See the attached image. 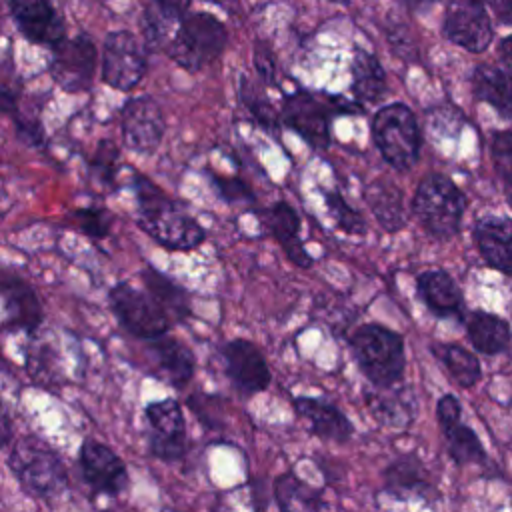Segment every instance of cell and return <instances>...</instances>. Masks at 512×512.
<instances>
[{
	"label": "cell",
	"instance_id": "cell-1",
	"mask_svg": "<svg viewBox=\"0 0 512 512\" xmlns=\"http://www.w3.org/2000/svg\"><path fill=\"white\" fill-rule=\"evenodd\" d=\"M138 202V226L166 250H194L206 240V230L176 200L168 198L142 174L132 176Z\"/></svg>",
	"mask_w": 512,
	"mask_h": 512
},
{
	"label": "cell",
	"instance_id": "cell-2",
	"mask_svg": "<svg viewBox=\"0 0 512 512\" xmlns=\"http://www.w3.org/2000/svg\"><path fill=\"white\" fill-rule=\"evenodd\" d=\"M348 346L360 374L372 388H394L406 372L404 336L384 324L368 322L348 336Z\"/></svg>",
	"mask_w": 512,
	"mask_h": 512
},
{
	"label": "cell",
	"instance_id": "cell-3",
	"mask_svg": "<svg viewBox=\"0 0 512 512\" xmlns=\"http://www.w3.org/2000/svg\"><path fill=\"white\" fill-rule=\"evenodd\" d=\"M6 464L22 490L34 498L54 500L68 488V472L60 454L34 434L18 436L8 448Z\"/></svg>",
	"mask_w": 512,
	"mask_h": 512
},
{
	"label": "cell",
	"instance_id": "cell-4",
	"mask_svg": "<svg viewBox=\"0 0 512 512\" xmlns=\"http://www.w3.org/2000/svg\"><path fill=\"white\" fill-rule=\"evenodd\" d=\"M412 210L428 234L446 240L460 230L466 198L448 176L428 174L414 192Z\"/></svg>",
	"mask_w": 512,
	"mask_h": 512
},
{
	"label": "cell",
	"instance_id": "cell-5",
	"mask_svg": "<svg viewBox=\"0 0 512 512\" xmlns=\"http://www.w3.org/2000/svg\"><path fill=\"white\" fill-rule=\"evenodd\" d=\"M226 26L210 12H192L180 20L166 54L182 68L198 72L226 48Z\"/></svg>",
	"mask_w": 512,
	"mask_h": 512
},
{
	"label": "cell",
	"instance_id": "cell-6",
	"mask_svg": "<svg viewBox=\"0 0 512 512\" xmlns=\"http://www.w3.org/2000/svg\"><path fill=\"white\" fill-rule=\"evenodd\" d=\"M372 140L380 156L396 170H410L420 156V128L414 112L392 102L382 106L372 118Z\"/></svg>",
	"mask_w": 512,
	"mask_h": 512
},
{
	"label": "cell",
	"instance_id": "cell-7",
	"mask_svg": "<svg viewBox=\"0 0 512 512\" xmlns=\"http://www.w3.org/2000/svg\"><path fill=\"white\" fill-rule=\"evenodd\" d=\"M338 112H358L352 102L336 96H320L308 90H296L284 98L282 124L300 134L310 146L326 148L330 144V116Z\"/></svg>",
	"mask_w": 512,
	"mask_h": 512
},
{
	"label": "cell",
	"instance_id": "cell-8",
	"mask_svg": "<svg viewBox=\"0 0 512 512\" xmlns=\"http://www.w3.org/2000/svg\"><path fill=\"white\" fill-rule=\"evenodd\" d=\"M108 304L118 324L134 338L156 340L166 336L172 318L164 308L144 290L130 286L128 282H118L108 292Z\"/></svg>",
	"mask_w": 512,
	"mask_h": 512
},
{
	"label": "cell",
	"instance_id": "cell-9",
	"mask_svg": "<svg viewBox=\"0 0 512 512\" xmlns=\"http://www.w3.org/2000/svg\"><path fill=\"white\" fill-rule=\"evenodd\" d=\"M144 420L148 424V450L162 462H178L188 450V432L182 406L176 398H162L144 406Z\"/></svg>",
	"mask_w": 512,
	"mask_h": 512
},
{
	"label": "cell",
	"instance_id": "cell-10",
	"mask_svg": "<svg viewBox=\"0 0 512 512\" xmlns=\"http://www.w3.org/2000/svg\"><path fill=\"white\" fill-rule=\"evenodd\" d=\"M146 72V48L128 30L110 32L102 46V80L122 92L140 84Z\"/></svg>",
	"mask_w": 512,
	"mask_h": 512
},
{
	"label": "cell",
	"instance_id": "cell-11",
	"mask_svg": "<svg viewBox=\"0 0 512 512\" xmlns=\"http://www.w3.org/2000/svg\"><path fill=\"white\" fill-rule=\"evenodd\" d=\"M52 80L66 92H84L96 72V46L88 34H76L52 48L48 64Z\"/></svg>",
	"mask_w": 512,
	"mask_h": 512
},
{
	"label": "cell",
	"instance_id": "cell-12",
	"mask_svg": "<svg viewBox=\"0 0 512 512\" xmlns=\"http://www.w3.org/2000/svg\"><path fill=\"white\" fill-rule=\"evenodd\" d=\"M78 468H80L82 480L96 494L118 496L130 484V476L124 460L116 454L114 448H110L108 444L96 438L82 440L78 450Z\"/></svg>",
	"mask_w": 512,
	"mask_h": 512
},
{
	"label": "cell",
	"instance_id": "cell-13",
	"mask_svg": "<svg viewBox=\"0 0 512 512\" xmlns=\"http://www.w3.org/2000/svg\"><path fill=\"white\" fill-rule=\"evenodd\" d=\"M436 420L446 444V452L454 464L468 466L488 462L482 440L478 438L474 428L462 422V404L454 394L446 392L438 398Z\"/></svg>",
	"mask_w": 512,
	"mask_h": 512
},
{
	"label": "cell",
	"instance_id": "cell-14",
	"mask_svg": "<svg viewBox=\"0 0 512 512\" xmlns=\"http://www.w3.org/2000/svg\"><path fill=\"white\" fill-rule=\"evenodd\" d=\"M442 34L452 44L480 54L490 46L494 30L480 0H448L442 20Z\"/></svg>",
	"mask_w": 512,
	"mask_h": 512
},
{
	"label": "cell",
	"instance_id": "cell-15",
	"mask_svg": "<svg viewBox=\"0 0 512 512\" xmlns=\"http://www.w3.org/2000/svg\"><path fill=\"white\" fill-rule=\"evenodd\" d=\"M220 354L224 360V372L240 394L254 396L270 386L272 372L262 350L254 342L234 338L220 348Z\"/></svg>",
	"mask_w": 512,
	"mask_h": 512
},
{
	"label": "cell",
	"instance_id": "cell-16",
	"mask_svg": "<svg viewBox=\"0 0 512 512\" xmlns=\"http://www.w3.org/2000/svg\"><path fill=\"white\" fill-rule=\"evenodd\" d=\"M382 490L398 500H422L434 504L440 490L422 458L414 452L396 456L382 470Z\"/></svg>",
	"mask_w": 512,
	"mask_h": 512
},
{
	"label": "cell",
	"instance_id": "cell-17",
	"mask_svg": "<svg viewBox=\"0 0 512 512\" xmlns=\"http://www.w3.org/2000/svg\"><path fill=\"white\" fill-rule=\"evenodd\" d=\"M124 144L136 154H154L162 142L166 124L160 104L150 96L130 98L120 114Z\"/></svg>",
	"mask_w": 512,
	"mask_h": 512
},
{
	"label": "cell",
	"instance_id": "cell-18",
	"mask_svg": "<svg viewBox=\"0 0 512 512\" xmlns=\"http://www.w3.org/2000/svg\"><path fill=\"white\" fill-rule=\"evenodd\" d=\"M10 14L20 34L32 44L56 48L66 40L64 18L52 0H10Z\"/></svg>",
	"mask_w": 512,
	"mask_h": 512
},
{
	"label": "cell",
	"instance_id": "cell-19",
	"mask_svg": "<svg viewBox=\"0 0 512 512\" xmlns=\"http://www.w3.org/2000/svg\"><path fill=\"white\" fill-rule=\"evenodd\" d=\"M0 294H2V328L24 330L32 336L44 320V310L34 288L20 276L4 270L0 280Z\"/></svg>",
	"mask_w": 512,
	"mask_h": 512
},
{
	"label": "cell",
	"instance_id": "cell-20",
	"mask_svg": "<svg viewBox=\"0 0 512 512\" xmlns=\"http://www.w3.org/2000/svg\"><path fill=\"white\" fill-rule=\"evenodd\" d=\"M292 406L296 414L308 422L314 436L326 442L346 444L354 436V424L332 402L318 396H294Z\"/></svg>",
	"mask_w": 512,
	"mask_h": 512
},
{
	"label": "cell",
	"instance_id": "cell-21",
	"mask_svg": "<svg viewBox=\"0 0 512 512\" xmlns=\"http://www.w3.org/2000/svg\"><path fill=\"white\" fill-rule=\"evenodd\" d=\"M364 402L372 418L388 430H406L416 416V396L410 386L370 388L364 392Z\"/></svg>",
	"mask_w": 512,
	"mask_h": 512
},
{
	"label": "cell",
	"instance_id": "cell-22",
	"mask_svg": "<svg viewBox=\"0 0 512 512\" xmlns=\"http://www.w3.org/2000/svg\"><path fill=\"white\" fill-rule=\"evenodd\" d=\"M260 222L262 228L282 246L288 260L300 268H308L312 264V258L300 240V216L288 202L278 200L262 210Z\"/></svg>",
	"mask_w": 512,
	"mask_h": 512
},
{
	"label": "cell",
	"instance_id": "cell-23",
	"mask_svg": "<svg viewBox=\"0 0 512 512\" xmlns=\"http://www.w3.org/2000/svg\"><path fill=\"white\" fill-rule=\"evenodd\" d=\"M474 242L488 266L512 274V220L506 216H482L474 224Z\"/></svg>",
	"mask_w": 512,
	"mask_h": 512
},
{
	"label": "cell",
	"instance_id": "cell-24",
	"mask_svg": "<svg viewBox=\"0 0 512 512\" xmlns=\"http://www.w3.org/2000/svg\"><path fill=\"white\" fill-rule=\"evenodd\" d=\"M416 292L438 318H464V298L454 278L444 270H426L416 278Z\"/></svg>",
	"mask_w": 512,
	"mask_h": 512
},
{
	"label": "cell",
	"instance_id": "cell-25",
	"mask_svg": "<svg viewBox=\"0 0 512 512\" xmlns=\"http://www.w3.org/2000/svg\"><path fill=\"white\" fill-rule=\"evenodd\" d=\"M148 352L158 368V378L168 382L174 388H186L196 372V356L194 352L172 336H160L150 340Z\"/></svg>",
	"mask_w": 512,
	"mask_h": 512
},
{
	"label": "cell",
	"instance_id": "cell-26",
	"mask_svg": "<svg viewBox=\"0 0 512 512\" xmlns=\"http://www.w3.org/2000/svg\"><path fill=\"white\" fill-rule=\"evenodd\" d=\"M464 322L466 336L476 352L486 356H498L508 350L512 330L504 318L486 310H472Z\"/></svg>",
	"mask_w": 512,
	"mask_h": 512
},
{
	"label": "cell",
	"instance_id": "cell-27",
	"mask_svg": "<svg viewBox=\"0 0 512 512\" xmlns=\"http://www.w3.org/2000/svg\"><path fill=\"white\" fill-rule=\"evenodd\" d=\"M352 94L356 98V104L370 106L380 104L388 94V80L386 70L382 68L380 60L370 54L368 50L356 48L352 64Z\"/></svg>",
	"mask_w": 512,
	"mask_h": 512
},
{
	"label": "cell",
	"instance_id": "cell-28",
	"mask_svg": "<svg viewBox=\"0 0 512 512\" xmlns=\"http://www.w3.org/2000/svg\"><path fill=\"white\" fill-rule=\"evenodd\" d=\"M364 198L376 222L386 232H398L400 228L406 226L404 194L392 180L388 178L372 180L364 190Z\"/></svg>",
	"mask_w": 512,
	"mask_h": 512
},
{
	"label": "cell",
	"instance_id": "cell-29",
	"mask_svg": "<svg viewBox=\"0 0 512 512\" xmlns=\"http://www.w3.org/2000/svg\"><path fill=\"white\" fill-rule=\"evenodd\" d=\"M272 492L280 512H324L322 490L302 480L294 470L278 474Z\"/></svg>",
	"mask_w": 512,
	"mask_h": 512
},
{
	"label": "cell",
	"instance_id": "cell-30",
	"mask_svg": "<svg viewBox=\"0 0 512 512\" xmlns=\"http://www.w3.org/2000/svg\"><path fill=\"white\" fill-rule=\"evenodd\" d=\"M142 284L146 288V292L164 308V312L172 318V320H186L192 310H190V294L172 278H168L166 274L158 272L152 266H144V270L140 272Z\"/></svg>",
	"mask_w": 512,
	"mask_h": 512
},
{
	"label": "cell",
	"instance_id": "cell-31",
	"mask_svg": "<svg viewBox=\"0 0 512 512\" xmlns=\"http://www.w3.org/2000/svg\"><path fill=\"white\" fill-rule=\"evenodd\" d=\"M472 94L502 116H512V82L502 68L480 64L472 72Z\"/></svg>",
	"mask_w": 512,
	"mask_h": 512
},
{
	"label": "cell",
	"instance_id": "cell-32",
	"mask_svg": "<svg viewBox=\"0 0 512 512\" xmlns=\"http://www.w3.org/2000/svg\"><path fill=\"white\" fill-rule=\"evenodd\" d=\"M430 352L460 388H472L480 382L482 366L474 352L454 342H432Z\"/></svg>",
	"mask_w": 512,
	"mask_h": 512
},
{
	"label": "cell",
	"instance_id": "cell-33",
	"mask_svg": "<svg viewBox=\"0 0 512 512\" xmlns=\"http://www.w3.org/2000/svg\"><path fill=\"white\" fill-rule=\"evenodd\" d=\"M238 96H240L242 104L246 106V110L254 116V120L262 128H266L268 132H276L280 128V124H282L280 114L276 112L272 102L266 98V94L248 76L240 78Z\"/></svg>",
	"mask_w": 512,
	"mask_h": 512
},
{
	"label": "cell",
	"instance_id": "cell-34",
	"mask_svg": "<svg viewBox=\"0 0 512 512\" xmlns=\"http://www.w3.org/2000/svg\"><path fill=\"white\" fill-rule=\"evenodd\" d=\"M172 18H168L160 8H156L152 2L144 8L142 18H140V32H142V44L146 50L156 52L160 48H168L170 38V26H172Z\"/></svg>",
	"mask_w": 512,
	"mask_h": 512
},
{
	"label": "cell",
	"instance_id": "cell-35",
	"mask_svg": "<svg viewBox=\"0 0 512 512\" xmlns=\"http://www.w3.org/2000/svg\"><path fill=\"white\" fill-rule=\"evenodd\" d=\"M324 204L334 220V224L346 232V234H364L366 232V220L364 216L352 208L338 190H332V192H324Z\"/></svg>",
	"mask_w": 512,
	"mask_h": 512
},
{
	"label": "cell",
	"instance_id": "cell-36",
	"mask_svg": "<svg viewBox=\"0 0 512 512\" xmlns=\"http://www.w3.org/2000/svg\"><path fill=\"white\" fill-rule=\"evenodd\" d=\"M74 222L80 228L82 234L88 238L100 240L110 234L112 228V214L100 206H88V208H78L74 210Z\"/></svg>",
	"mask_w": 512,
	"mask_h": 512
},
{
	"label": "cell",
	"instance_id": "cell-37",
	"mask_svg": "<svg viewBox=\"0 0 512 512\" xmlns=\"http://www.w3.org/2000/svg\"><path fill=\"white\" fill-rule=\"evenodd\" d=\"M118 148L114 146V142L110 140H100V144L96 146V152L90 160V170L96 176L98 182H102L104 186H112L116 180V172H118Z\"/></svg>",
	"mask_w": 512,
	"mask_h": 512
},
{
	"label": "cell",
	"instance_id": "cell-38",
	"mask_svg": "<svg viewBox=\"0 0 512 512\" xmlns=\"http://www.w3.org/2000/svg\"><path fill=\"white\" fill-rule=\"evenodd\" d=\"M490 156L500 178L512 186V130H498L490 142Z\"/></svg>",
	"mask_w": 512,
	"mask_h": 512
},
{
	"label": "cell",
	"instance_id": "cell-39",
	"mask_svg": "<svg viewBox=\"0 0 512 512\" xmlns=\"http://www.w3.org/2000/svg\"><path fill=\"white\" fill-rule=\"evenodd\" d=\"M12 118H14L16 138L20 142H24L26 146H34V148L44 144V128H42V124L38 120V114L16 110L12 114Z\"/></svg>",
	"mask_w": 512,
	"mask_h": 512
},
{
	"label": "cell",
	"instance_id": "cell-40",
	"mask_svg": "<svg viewBox=\"0 0 512 512\" xmlns=\"http://www.w3.org/2000/svg\"><path fill=\"white\" fill-rule=\"evenodd\" d=\"M212 184L226 202H252L254 200L252 190L240 178L212 176Z\"/></svg>",
	"mask_w": 512,
	"mask_h": 512
},
{
	"label": "cell",
	"instance_id": "cell-41",
	"mask_svg": "<svg viewBox=\"0 0 512 512\" xmlns=\"http://www.w3.org/2000/svg\"><path fill=\"white\" fill-rule=\"evenodd\" d=\"M254 68L258 72V76L272 84L276 78V60L272 50L262 42V40H254Z\"/></svg>",
	"mask_w": 512,
	"mask_h": 512
},
{
	"label": "cell",
	"instance_id": "cell-42",
	"mask_svg": "<svg viewBox=\"0 0 512 512\" xmlns=\"http://www.w3.org/2000/svg\"><path fill=\"white\" fill-rule=\"evenodd\" d=\"M152 4L156 8H160L174 22L186 18L188 16V8H190V0H152Z\"/></svg>",
	"mask_w": 512,
	"mask_h": 512
},
{
	"label": "cell",
	"instance_id": "cell-43",
	"mask_svg": "<svg viewBox=\"0 0 512 512\" xmlns=\"http://www.w3.org/2000/svg\"><path fill=\"white\" fill-rule=\"evenodd\" d=\"M498 56H500L502 70L508 74V78H510V82H512V34L500 40Z\"/></svg>",
	"mask_w": 512,
	"mask_h": 512
},
{
	"label": "cell",
	"instance_id": "cell-44",
	"mask_svg": "<svg viewBox=\"0 0 512 512\" xmlns=\"http://www.w3.org/2000/svg\"><path fill=\"white\" fill-rule=\"evenodd\" d=\"M488 6L492 8V12L500 18V20H508L512 16V0H486Z\"/></svg>",
	"mask_w": 512,
	"mask_h": 512
},
{
	"label": "cell",
	"instance_id": "cell-45",
	"mask_svg": "<svg viewBox=\"0 0 512 512\" xmlns=\"http://www.w3.org/2000/svg\"><path fill=\"white\" fill-rule=\"evenodd\" d=\"M12 440V426H10V414L8 410L2 412V446L8 448Z\"/></svg>",
	"mask_w": 512,
	"mask_h": 512
},
{
	"label": "cell",
	"instance_id": "cell-46",
	"mask_svg": "<svg viewBox=\"0 0 512 512\" xmlns=\"http://www.w3.org/2000/svg\"><path fill=\"white\" fill-rule=\"evenodd\" d=\"M404 6H408V8H424V6H428V4H432L434 0H400Z\"/></svg>",
	"mask_w": 512,
	"mask_h": 512
},
{
	"label": "cell",
	"instance_id": "cell-47",
	"mask_svg": "<svg viewBox=\"0 0 512 512\" xmlns=\"http://www.w3.org/2000/svg\"><path fill=\"white\" fill-rule=\"evenodd\" d=\"M328 2H334V4H350V0H328Z\"/></svg>",
	"mask_w": 512,
	"mask_h": 512
}]
</instances>
